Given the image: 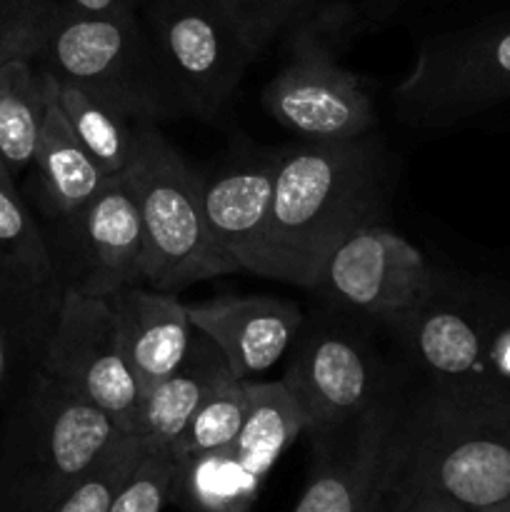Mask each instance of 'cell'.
<instances>
[{
	"mask_svg": "<svg viewBox=\"0 0 510 512\" xmlns=\"http://www.w3.org/2000/svg\"><path fill=\"white\" fill-rule=\"evenodd\" d=\"M388 188V158L370 133L283 148L268 228L248 273L315 290L330 255L378 223Z\"/></svg>",
	"mask_w": 510,
	"mask_h": 512,
	"instance_id": "1",
	"label": "cell"
},
{
	"mask_svg": "<svg viewBox=\"0 0 510 512\" xmlns=\"http://www.w3.org/2000/svg\"><path fill=\"white\" fill-rule=\"evenodd\" d=\"M390 490L435 495L473 512L510 498V388L433 383L410 405L408 443Z\"/></svg>",
	"mask_w": 510,
	"mask_h": 512,
	"instance_id": "2",
	"label": "cell"
},
{
	"mask_svg": "<svg viewBox=\"0 0 510 512\" xmlns=\"http://www.w3.org/2000/svg\"><path fill=\"white\" fill-rule=\"evenodd\" d=\"M120 435L103 410L38 370L0 433V512H48Z\"/></svg>",
	"mask_w": 510,
	"mask_h": 512,
	"instance_id": "3",
	"label": "cell"
},
{
	"mask_svg": "<svg viewBox=\"0 0 510 512\" xmlns=\"http://www.w3.org/2000/svg\"><path fill=\"white\" fill-rule=\"evenodd\" d=\"M123 178L140 215L145 283L175 295L238 270L220 255L205 228L200 178L155 123H135L133 155Z\"/></svg>",
	"mask_w": 510,
	"mask_h": 512,
	"instance_id": "4",
	"label": "cell"
},
{
	"mask_svg": "<svg viewBox=\"0 0 510 512\" xmlns=\"http://www.w3.org/2000/svg\"><path fill=\"white\" fill-rule=\"evenodd\" d=\"M38 65L133 123L180 115L138 10L88 15L58 3Z\"/></svg>",
	"mask_w": 510,
	"mask_h": 512,
	"instance_id": "5",
	"label": "cell"
},
{
	"mask_svg": "<svg viewBox=\"0 0 510 512\" xmlns=\"http://www.w3.org/2000/svg\"><path fill=\"white\" fill-rule=\"evenodd\" d=\"M353 23L348 3H330L288 33V60L265 88L263 105L275 123L303 140H350L373 128L370 95L333 55L335 35Z\"/></svg>",
	"mask_w": 510,
	"mask_h": 512,
	"instance_id": "6",
	"label": "cell"
},
{
	"mask_svg": "<svg viewBox=\"0 0 510 512\" xmlns=\"http://www.w3.org/2000/svg\"><path fill=\"white\" fill-rule=\"evenodd\" d=\"M393 100L405 123L425 130L453 128L510 100V15L425 40Z\"/></svg>",
	"mask_w": 510,
	"mask_h": 512,
	"instance_id": "7",
	"label": "cell"
},
{
	"mask_svg": "<svg viewBox=\"0 0 510 512\" xmlns=\"http://www.w3.org/2000/svg\"><path fill=\"white\" fill-rule=\"evenodd\" d=\"M138 15L180 115L218 118L255 60L223 8L215 0H148Z\"/></svg>",
	"mask_w": 510,
	"mask_h": 512,
	"instance_id": "8",
	"label": "cell"
},
{
	"mask_svg": "<svg viewBox=\"0 0 510 512\" xmlns=\"http://www.w3.org/2000/svg\"><path fill=\"white\" fill-rule=\"evenodd\" d=\"M410 405L383 393L363 415L313 440V473L293 512H380L408 443Z\"/></svg>",
	"mask_w": 510,
	"mask_h": 512,
	"instance_id": "9",
	"label": "cell"
},
{
	"mask_svg": "<svg viewBox=\"0 0 510 512\" xmlns=\"http://www.w3.org/2000/svg\"><path fill=\"white\" fill-rule=\"evenodd\" d=\"M45 235L63 293L108 298L143 283V230L123 175H115L73 213L50 220Z\"/></svg>",
	"mask_w": 510,
	"mask_h": 512,
	"instance_id": "10",
	"label": "cell"
},
{
	"mask_svg": "<svg viewBox=\"0 0 510 512\" xmlns=\"http://www.w3.org/2000/svg\"><path fill=\"white\" fill-rule=\"evenodd\" d=\"M40 370L130 433L140 390L120 353L115 318L103 298L63 293Z\"/></svg>",
	"mask_w": 510,
	"mask_h": 512,
	"instance_id": "11",
	"label": "cell"
},
{
	"mask_svg": "<svg viewBox=\"0 0 510 512\" xmlns=\"http://www.w3.org/2000/svg\"><path fill=\"white\" fill-rule=\"evenodd\" d=\"M438 288L423 253L378 223L360 228L330 255L318 285L335 305L385 323L433 300Z\"/></svg>",
	"mask_w": 510,
	"mask_h": 512,
	"instance_id": "12",
	"label": "cell"
},
{
	"mask_svg": "<svg viewBox=\"0 0 510 512\" xmlns=\"http://www.w3.org/2000/svg\"><path fill=\"white\" fill-rule=\"evenodd\" d=\"M280 380L303 410L310 440L348 425L385 393L375 355L358 335L340 328L303 335Z\"/></svg>",
	"mask_w": 510,
	"mask_h": 512,
	"instance_id": "13",
	"label": "cell"
},
{
	"mask_svg": "<svg viewBox=\"0 0 510 512\" xmlns=\"http://www.w3.org/2000/svg\"><path fill=\"white\" fill-rule=\"evenodd\" d=\"M283 148H248L230 155L210 178H200L205 228L223 258L248 270L273 205Z\"/></svg>",
	"mask_w": 510,
	"mask_h": 512,
	"instance_id": "14",
	"label": "cell"
},
{
	"mask_svg": "<svg viewBox=\"0 0 510 512\" xmlns=\"http://www.w3.org/2000/svg\"><path fill=\"white\" fill-rule=\"evenodd\" d=\"M190 323L208 335L240 380L273 368L303 328V313L290 300L273 295H223L188 305Z\"/></svg>",
	"mask_w": 510,
	"mask_h": 512,
	"instance_id": "15",
	"label": "cell"
},
{
	"mask_svg": "<svg viewBox=\"0 0 510 512\" xmlns=\"http://www.w3.org/2000/svg\"><path fill=\"white\" fill-rule=\"evenodd\" d=\"M118 330L120 353L138 383L140 398L183 363L193 340L188 305L173 293L125 285L105 298Z\"/></svg>",
	"mask_w": 510,
	"mask_h": 512,
	"instance_id": "16",
	"label": "cell"
},
{
	"mask_svg": "<svg viewBox=\"0 0 510 512\" xmlns=\"http://www.w3.org/2000/svg\"><path fill=\"white\" fill-rule=\"evenodd\" d=\"M400 345L433 383H488L490 325L435 295L420 308L390 320ZM498 383V380H495Z\"/></svg>",
	"mask_w": 510,
	"mask_h": 512,
	"instance_id": "17",
	"label": "cell"
},
{
	"mask_svg": "<svg viewBox=\"0 0 510 512\" xmlns=\"http://www.w3.org/2000/svg\"><path fill=\"white\" fill-rule=\"evenodd\" d=\"M233 378L218 345L195 330L183 363L140 398L130 433L148 443L173 445L195 410Z\"/></svg>",
	"mask_w": 510,
	"mask_h": 512,
	"instance_id": "18",
	"label": "cell"
},
{
	"mask_svg": "<svg viewBox=\"0 0 510 512\" xmlns=\"http://www.w3.org/2000/svg\"><path fill=\"white\" fill-rule=\"evenodd\" d=\"M63 288L53 283L0 278V403L20 395L43 368V355L58 320Z\"/></svg>",
	"mask_w": 510,
	"mask_h": 512,
	"instance_id": "19",
	"label": "cell"
},
{
	"mask_svg": "<svg viewBox=\"0 0 510 512\" xmlns=\"http://www.w3.org/2000/svg\"><path fill=\"white\" fill-rule=\"evenodd\" d=\"M50 75V73H48ZM35 203L48 220H58L93 198L105 178L98 165L85 153L73 125L58 103V83L50 75L48 110L33 155Z\"/></svg>",
	"mask_w": 510,
	"mask_h": 512,
	"instance_id": "20",
	"label": "cell"
},
{
	"mask_svg": "<svg viewBox=\"0 0 510 512\" xmlns=\"http://www.w3.org/2000/svg\"><path fill=\"white\" fill-rule=\"evenodd\" d=\"M245 418L233 443L240 463L265 480L288 445L305 430L303 410L283 380H245Z\"/></svg>",
	"mask_w": 510,
	"mask_h": 512,
	"instance_id": "21",
	"label": "cell"
},
{
	"mask_svg": "<svg viewBox=\"0 0 510 512\" xmlns=\"http://www.w3.org/2000/svg\"><path fill=\"white\" fill-rule=\"evenodd\" d=\"M48 93L50 75L38 60L0 63V158L13 178L33 163Z\"/></svg>",
	"mask_w": 510,
	"mask_h": 512,
	"instance_id": "22",
	"label": "cell"
},
{
	"mask_svg": "<svg viewBox=\"0 0 510 512\" xmlns=\"http://www.w3.org/2000/svg\"><path fill=\"white\" fill-rule=\"evenodd\" d=\"M263 478L250 473L233 448L178 458L170 500L188 512H248Z\"/></svg>",
	"mask_w": 510,
	"mask_h": 512,
	"instance_id": "23",
	"label": "cell"
},
{
	"mask_svg": "<svg viewBox=\"0 0 510 512\" xmlns=\"http://www.w3.org/2000/svg\"><path fill=\"white\" fill-rule=\"evenodd\" d=\"M55 83H58L60 108H63L68 123L73 125L85 153L93 158V163L98 165L105 178L123 175L135 145L133 120H128L118 110L100 103L98 98L75 88V85L63 83L58 78H55Z\"/></svg>",
	"mask_w": 510,
	"mask_h": 512,
	"instance_id": "24",
	"label": "cell"
},
{
	"mask_svg": "<svg viewBox=\"0 0 510 512\" xmlns=\"http://www.w3.org/2000/svg\"><path fill=\"white\" fill-rule=\"evenodd\" d=\"M0 278L53 283L48 240L25 208L18 190L0 183Z\"/></svg>",
	"mask_w": 510,
	"mask_h": 512,
	"instance_id": "25",
	"label": "cell"
},
{
	"mask_svg": "<svg viewBox=\"0 0 510 512\" xmlns=\"http://www.w3.org/2000/svg\"><path fill=\"white\" fill-rule=\"evenodd\" d=\"M245 380L233 378L215 390L203 405L193 413L183 433L175 438L170 450L175 458H188V455L213 453V450L233 448L235 438L240 433V425L245 418Z\"/></svg>",
	"mask_w": 510,
	"mask_h": 512,
	"instance_id": "26",
	"label": "cell"
},
{
	"mask_svg": "<svg viewBox=\"0 0 510 512\" xmlns=\"http://www.w3.org/2000/svg\"><path fill=\"white\" fill-rule=\"evenodd\" d=\"M145 448L148 440L123 433L48 512H110L115 495L143 458Z\"/></svg>",
	"mask_w": 510,
	"mask_h": 512,
	"instance_id": "27",
	"label": "cell"
},
{
	"mask_svg": "<svg viewBox=\"0 0 510 512\" xmlns=\"http://www.w3.org/2000/svg\"><path fill=\"white\" fill-rule=\"evenodd\" d=\"M258 58L275 38L315 13V0H215Z\"/></svg>",
	"mask_w": 510,
	"mask_h": 512,
	"instance_id": "28",
	"label": "cell"
},
{
	"mask_svg": "<svg viewBox=\"0 0 510 512\" xmlns=\"http://www.w3.org/2000/svg\"><path fill=\"white\" fill-rule=\"evenodd\" d=\"M178 458L170 445L148 443L143 458L115 495L110 512H160L170 500Z\"/></svg>",
	"mask_w": 510,
	"mask_h": 512,
	"instance_id": "29",
	"label": "cell"
},
{
	"mask_svg": "<svg viewBox=\"0 0 510 512\" xmlns=\"http://www.w3.org/2000/svg\"><path fill=\"white\" fill-rule=\"evenodd\" d=\"M58 0H0V63L38 60Z\"/></svg>",
	"mask_w": 510,
	"mask_h": 512,
	"instance_id": "30",
	"label": "cell"
},
{
	"mask_svg": "<svg viewBox=\"0 0 510 512\" xmlns=\"http://www.w3.org/2000/svg\"><path fill=\"white\" fill-rule=\"evenodd\" d=\"M385 510L388 512H468L460 508V505L450 503V500L435 498V495L405 493V490H390L388 500H385Z\"/></svg>",
	"mask_w": 510,
	"mask_h": 512,
	"instance_id": "31",
	"label": "cell"
},
{
	"mask_svg": "<svg viewBox=\"0 0 510 512\" xmlns=\"http://www.w3.org/2000/svg\"><path fill=\"white\" fill-rule=\"evenodd\" d=\"M58 3L88 15H118L138 10L135 8V0H58Z\"/></svg>",
	"mask_w": 510,
	"mask_h": 512,
	"instance_id": "32",
	"label": "cell"
},
{
	"mask_svg": "<svg viewBox=\"0 0 510 512\" xmlns=\"http://www.w3.org/2000/svg\"><path fill=\"white\" fill-rule=\"evenodd\" d=\"M0 183L10 185V188H15V178H13V175H10V170L5 168L3 158H0Z\"/></svg>",
	"mask_w": 510,
	"mask_h": 512,
	"instance_id": "33",
	"label": "cell"
},
{
	"mask_svg": "<svg viewBox=\"0 0 510 512\" xmlns=\"http://www.w3.org/2000/svg\"><path fill=\"white\" fill-rule=\"evenodd\" d=\"M473 512H510V498L503 500V503L488 505V508H480V510H473Z\"/></svg>",
	"mask_w": 510,
	"mask_h": 512,
	"instance_id": "34",
	"label": "cell"
},
{
	"mask_svg": "<svg viewBox=\"0 0 510 512\" xmlns=\"http://www.w3.org/2000/svg\"><path fill=\"white\" fill-rule=\"evenodd\" d=\"M148 3V0H135V8H140V5H145Z\"/></svg>",
	"mask_w": 510,
	"mask_h": 512,
	"instance_id": "35",
	"label": "cell"
},
{
	"mask_svg": "<svg viewBox=\"0 0 510 512\" xmlns=\"http://www.w3.org/2000/svg\"><path fill=\"white\" fill-rule=\"evenodd\" d=\"M373 3H375V0H373ZM385 3H398V0H385Z\"/></svg>",
	"mask_w": 510,
	"mask_h": 512,
	"instance_id": "36",
	"label": "cell"
},
{
	"mask_svg": "<svg viewBox=\"0 0 510 512\" xmlns=\"http://www.w3.org/2000/svg\"><path fill=\"white\" fill-rule=\"evenodd\" d=\"M380 512H388V510H385V505H383V508H380Z\"/></svg>",
	"mask_w": 510,
	"mask_h": 512,
	"instance_id": "37",
	"label": "cell"
}]
</instances>
